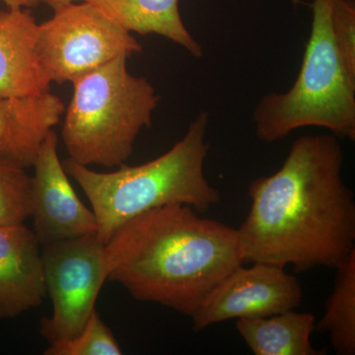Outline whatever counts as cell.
Masks as SVG:
<instances>
[{
	"mask_svg": "<svg viewBox=\"0 0 355 355\" xmlns=\"http://www.w3.org/2000/svg\"><path fill=\"white\" fill-rule=\"evenodd\" d=\"M343 162L335 135H302L277 172L254 180L237 229L243 261L303 272L338 268L355 251L354 193Z\"/></svg>",
	"mask_w": 355,
	"mask_h": 355,
	"instance_id": "6da1fadb",
	"label": "cell"
},
{
	"mask_svg": "<svg viewBox=\"0 0 355 355\" xmlns=\"http://www.w3.org/2000/svg\"><path fill=\"white\" fill-rule=\"evenodd\" d=\"M105 254L108 280L135 300L189 317L244 263L237 229L183 205L133 217L116 229L105 244Z\"/></svg>",
	"mask_w": 355,
	"mask_h": 355,
	"instance_id": "7a4b0ae2",
	"label": "cell"
},
{
	"mask_svg": "<svg viewBox=\"0 0 355 355\" xmlns=\"http://www.w3.org/2000/svg\"><path fill=\"white\" fill-rule=\"evenodd\" d=\"M209 125V113L198 114L170 150L144 164H123L103 173L70 158L65 161V171L90 202L101 242L106 244L123 223L150 209L183 205L205 214L218 205L220 191L205 173Z\"/></svg>",
	"mask_w": 355,
	"mask_h": 355,
	"instance_id": "3957f363",
	"label": "cell"
},
{
	"mask_svg": "<svg viewBox=\"0 0 355 355\" xmlns=\"http://www.w3.org/2000/svg\"><path fill=\"white\" fill-rule=\"evenodd\" d=\"M127 60L116 58L72 83L62 137L78 164L120 167L153 123L160 97L146 77L128 71Z\"/></svg>",
	"mask_w": 355,
	"mask_h": 355,
	"instance_id": "277c9868",
	"label": "cell"
},
{
	"mask_svg": "<svg viewBox=\"0 0 355 355\" xmlns=\"http://www.w3.org/2000/svg\"><path fill=\"white\" fill-rule=\"evenodd\" d=\"M300 71L286 93L261 97L253 114L256 135L266 144L294 130L317 127L355 139V79L343 69L331 31V0H314Z\"/></svg>",
	"mask_w": 355,
	"mask_h": 355,
	"instance_id": "5b68a950",
	"label": "cell"
},
{
	"mask_svg": "<svg viewBox=\"0 0 355 355\" xmlns=\"http://www.w3.org/2000/svg\"><path fill=\"white\" fill-rule=\"evenodd\" d=\"M53 17L40 25L37 53L51 83H73L112 60L142 51L132 33L101 10L83 3L53 7Z\"/></svg>",
	"mask_w": 355,
	"mask_h": 355,
	"instance_id": "8992f818",
	"label": "cell"
},
{
	"mask_svg": "<svg viewBox=\"0 0 355 355\" xmlns=\"http://www.w3.org/2000/svg\"><path fill=\"white\" fill-rule=\"evenodd\" d=\"M42 259L53 313L42 318L40 334L51 345L83 330L108 280V268L105 244L97 234L42 245Z\"/></svg>",
	"mask_w": 355,
	"mask_h": 355,
	"instance_id": "52a82bcc",
	"label": "cell"
},
{
	"mask_svg": "<svg viewBox=\"0 0 355 355\" xmlns=\"http://www.w3.org/2000/svg\"><path fill=\"white\" fill-rule=\"evenodd\" d=\"M251 263L236 268L203 299L191 316L193 331L229 320L272 316L300 305L303 289L297 277L284 266Z\"/></svg>",
	"mask_w": 355,
	"mask_h": 355,
	"instance_id": "ba28073f",
	"label": "cell"
},
{
	"mask_svg": "<svg viewBox=\"0 0 355 355\" xmlns=\"http://www.w3.org/2000/svg\"><path fill=\"white\" fill-rule=\"evenodd\" d=\"M57 133L51 130L40 146L32 167L31 217L42 245L97 234V220L76 195L58 157Z\"/></svg>",
	"mask_w": 355,
	"mask_h": 355,
	"instance_id": "9c48e42d",
	"label": "cell"
},
{
	"mask_svg": "<svg viewBox=\"0 0 355 355\" xmlns=\"http://www.w3.org/2000/svg\"><path fill=\"white\" fill-rule=\"evenodd\" d=\"M46 297L38 237L25 223L0 226V320L38 308Z\"/></svg>",
	"mask_w": 355,
	"mask_h": 355,
	"instance_id": "30bf717a",
	"label": "cell"
},
{
	"mask_svg": "<svg viewBox=\"0 0 355 355\" xmlns=\"http://www.w3.org/2000/svg\"><path fill=\"white\" fill-rule=\"evenodd\" d=\"M39 28L23 8L0 11V97L50 92L51 81L37 53Z\"/></svg>",
	"mask_w": 355,
	"mask_h": 355,
	"instance_id": "8fae6325",
	"label": "cell"
},
{
	"mask_svg": "<svg viewBox=\"0 0 355 355\" xmlns=\"http://www.w3.org/2000/svg\"><path fill=\"white\" fill-rule=\"evenodd\" d=\"M65 111L58 96L44 94L0 97V158L32 167L44 137Z\"/></svg>",
	"mask_w": 355,
	"mask_h": 355,
	"instance_id": "7c38bea8",
	"label": "cell"
},
{
	"mask_svg": "<svg viewBox=\"0 0 355 355\" xmlns=\"http://www.w3.org/2000/svg\"><path fill=\"white\" fill-rule=\"evenodd\" d=\"M88 2L130 33L158 35L188 51L203 55L202 46L187 29L180 13L179 0H81Z\"/></svg>",
	"mask_w": 355,
	"mask_h": 355,
	"instance_id": "4fadbf2b",
	"label": "cell"
},
{
	"mask_svg": "<svg viewBox=\"0 0 355 355\" xmlns=\"http://www.w3.org/2000/svg\"><path fill=\"white\" fill-rule=\"evenodd\" d=\"M235 328L254 355H322L311 338L316 317L309 312L286 311L272 316L236 320Z\"/></svg>",
	"mask_w": 355,
	"mask_h": 355,
	"instance_id": "5bb4252c",
	"label": "cell"
},
{
	"mask_svg": "<svg viewBox=\"0 0 355 355\" xmlns=\"http://www.w3.org/2000/svg\"><path fill=\"white\" fill-rule=\"evenodd\" d=\"M316 330L328 334L338 355L355 354V251L340 263Z\"/></svg>",
	"mask_w": 355,
	"mask_h": 355,
	"instance_id": "9a60e30c",
	"label": "cell"
},
{
	"mask_svg": "<svg viewBox=\"0 0 355 355\" xmlns=\"http://www.w3.org/2000/svg\"><path fill=\"white\" fill-rule=\"evenodd\" d=\"M31 217V176L26 168L0 158V226Z\"/></svg>",
	"mask_w": 355,
	"mask_h": 355,
	"instance_id": "2e32d148",
	"label": "cell"
},
{
	"mask_svg": "<svg viewBox=\"0 0 355 355\" xmlns=\"http://www.w3.org/2000/svg\"><path fill=\"white\" fill-rule=\"evenodd\" d=\"M46 355H120L118 340L103 322L97 310L90 315L83 330L73 338L49 345Z\"/></svg>",
	"mask_w": 355,
	"mask_h": 355,
	"instance_id": "e0dca14e",
	"label": "cell"
},
{
	"mask_svg": "<svg viewBox=\"0 0 355 355\" xmlns=\"http://www.w3.org/2000/svg\"><path fill=\"white\" fill-rule=\"evenodd\" d=\"M331 31L343 69L355 79V1L331 0Z\"/></svg>",
	"mask_w": 355,
	"mask_h": 355,
	"instance_id": "ac0fdd59",
	"label": "cell"
},
{
	"mask_svg": "<svg viewBox=\"0 0 355 355\" xmlns=\"http://www.w3.org/2000/svg\"><path fill=\"white\" fill-rule=\"evenodd\" d=\"M7 7H19V8H32L38 6L41 0H2Z\"/></svg>",
	"mask_w": 355,
	"mask_h": 355,
	"instance_id": "d6986e66",
	"label": "cell"
},
{
	"mask_svg": "<svg viewBox=\"0 0 355 355\" xmlns=\"http://www.w3.org/2000/svg\"><path fill=\"white\" fill-rule=\"evenodd\" d=\"M42 2H46L49 6L55 7L60 4L69 3V2L81 1V0H41Z\"/></svg>",
	"mask_w": 355,
	"mask_h": 355,
	"instance_id": "ffe728a7",
	"label": "cell"
}]
</instances>
